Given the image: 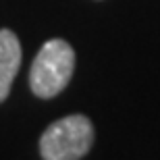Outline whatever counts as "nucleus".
Listing matches in <instances>:
<instances>
[{
	"mask_svg": "<svg viewBox=\"0 0 160 160\" xmlns=\"http://www.w3.org/2000/svg\"><path fill=\"white\" fill-rule=\"evenodd\" d=\"M21 67V42L11 29H0V102L6 100Z\"/></svg>",
	"mask_w": 160,
	"mask_h": 160,
	"instance_id": "3",
	"label": "nucleus"
},
{
	"mask_svg": "<svg viewBox=\"0 0 160 160\" xmlns=\"http://www.w3.org/2000/svg\"><path fill=\"white\" fill-rule=\"evenodd\" d=\"M94 143V125L85 114H69L54 121L40 137L44 160H81Z\"/></svg>",
	"mask_w": 160,
	"mask_h": 160,
	"instance_id": "2",
	"label": "nucleus"
},
{
	"mask_svg": "<svg viewBox=\"0 0 160 160\" xmlns=\"http://www.w3.org/2000/svg\"><path fill=\"white\" fill-rule=\"evenodd\" d=\"M75 73V50L69 42L48 40L36 54L29 69V88L38 98H54L69 85Z\"/></svg>",
	"mask_w": 160,
	"mask_h": 160,
	"instance_id": "1",
	"label": "nucleus"
}]
</instances>
